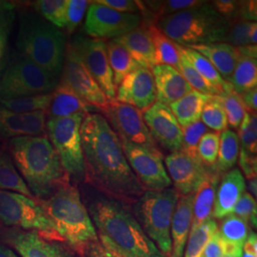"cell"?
Returning <instances> with one entry per match:
<instances>
[{
    "instance_id": "obj_48",
    "label": "cell",
    "mask_w": 257,
    "mask_h": 257,
    "mask_svg": "<svg viewBox=\"0 0 257 257\" xmlns=\"http://www.w3.org/2000/svg\"><path fill=\"white\" fill-rule=\"evenodd\" d=\"M89 1L86 0H68L66 12V29L68 33L72 34L81 23L88 8Z\"/></svg>"
},
{
    "instance_id": "obj_46",
    "label": "cell",
    "mask_w": 257,
    "mask_h": 257,
    "mask_svg": "<svg viewBox=\"0 0 257 257\" xmlns=\"http://www.w3.org/2000/svg\"><path fill=\"white\" fill-rule=\"evenodd\" d=\"M231 213L256 228V200L250 193H244L241 195Z\"/></svg>"
},
{
    "instance_id": "obj_45",
    "label": "cell",
    "mask_w": 257,
    "mask_h": 257,
    "mask_svg": "<svg viewBox=\"0 0 257 257\" xmlns=\"http://www.w3.org/2000/svg\"><path fill=\"white\" fill-rule=\"evenodd\" d=\"M250 25L251 22H248L239 17L229 21V29L225 43L236 48L250 45L248 38Z\"/></svg>"
},
{
    "instance_id": "obj_12",
    "label": "cell",
    "mask_w": 257,
    "mask_h": 257,
    "mask_svg": "<svg viewBox=\"0 0 257 257\" xmlns=\"http://www.w3.org/2000/svg\"><path fill=\"white\" fill-rule=\"evenodd\" d=\"M120 142L128 165L146 191L158 192L172 186L160 150H150L126 141Z\"/></svg>"
},
{
    "instance_id": "obj_61",
    "label": "cell",
    "mask_w": 257,
    "mask_h": 257,
    "mask_svg": "<svg viewBox=\"0 0 257 257\" xmlns=\"http://www.w3.org/2000/svg\"><path fill=\"white\" fill-rule=\"evenodd\" d=\"M222 257H242V255H232V254H224Z\"/></svg>"
},
{
    "instance_id": "obj_32",
    "label": "cell",
    "mask_w": 257,
    "mask_h": 257,
    "mask_svg": "<svg viewBox=\"0 0 257 257\" xmlns=\"http://www.w3.org/2000/svg\"><path fill=\"white\" fill-rule=\"evenodd\" d=\"M240 143L238 136L231 130H225L220 133L219 150L215 169L218 173H227L237 162Z\"/></svg>"
},
{
    "instance_id": "obj_2",
    "label": "cell",
    "mask_w": 257,
    "mask_h": 257,
    "mask_svg": "<svg viewBox=\"0 0 257 257\" xmlns=\"http://www.w3.org/2000/svg\"><path fill=\"white\" fill-rule=\"evenodd\" d=\"M87 210L106 248L122 257H165L142 230L128 204L102 193L92 197Z\"/></svg>"
},
{
    "instance_id": "obj_59",
    "label": "cell",
    "mask_w": 257,
    "mask_h": 257,
    "mask_svg": "<svg viewBox=\"0 0 257 257\" xmlns=\"http://www.w3.org/2000/svg\"><path fill=\"white\" fill-rule=\"evenodd\" d=\"M248 186L251 192V194H253V196L255 198L256 197V178L248 179Z\"/></svg>"
},
{
    "instance_id": "obj_19",
    "label": "cell",
    "mask_w": 257,
    "mask_h": 257,
    "mask_svg": "<svg viewBox=\"0 0 257 257\" xmlns=\"http://www.w3.org/2000/svg\"><path fill=\"white\" fill-rule=\"evenodd\" d=\"M47 112H14L0 106V137L4 138L45 137Z\"/></svg>"
},
{
    "instance_id": "obj_58",
    "label": "cell",
    "mask_w": 257,
    "mask_h": 257,
    "mask_svg": "<svg viewBox=\"0 0 257 257\" xmlns=\"http://www.w3.org/2000/svg\"><path fill=\"white\" fill-rule=\"evenodd\" d=\"M0 257H19L13 249L0 244Z\"/></svg>"
},
{
    "instance_id": "obj_33",
    "label": "cell",
    "mask_w": 257,
    "mask_h": 257,
    "mask_svg": "<svg viewBox=\"0 0 257 257\" xmlns=\"http://www.w3.org/2000/svg\"><path fill=\"white\" fill-rule=\"evenodd\" d=\"M181 49L197 73L201 75L203 79L215 92L216 95L223 92L227 81L221 77L220 74L211 62L205 56L194 50L183 46H181Z\"/></svg>"
},
{
    "instance_id": "obj_1",
    "label": "cell",
    "mask_w": 257,
    "mask_h": 257,
    "mask_svg": "<svg viewBox=\"0 0 257 257\" xmlns=\"http://www.w3.org/2000/svg\"><path fill=\"white\" fill-rule=\"evenodd\" d=\"M85 180L103 194L132 204L146 189L128 165L119 138L98 112L85 115L80 127Z\"/></svg>"
},
{
    "instance_id": "obj_54",
    "label": "cell",
    "mask_w": 257,
    "mask_h": 257,
    "mask_svg": "<svg viewBox=\"0 0 257 257\" xmlns=\"http://www.w3.org/2000/svg\"><path fill=\"white\" fill-rule=\"evenodd\" d=\"M86 249L89 257H122L110 248L103 246L99 241L89 245Z\"/></svg>"
},
{
    "instance_id": "obj_25",
    "label": "cell",
    "mask_w": 257,
    "mask_h": 257,
    "mask_svg": "<svg viewBox=\"0 0 257 257\" xmlns=\"http://www.w3.org/2000/svg\"><path fill=\"white\" fill-rule=\"evenodd\" d=\"M219 182L220 173H218L215 168H210L206 178L194 193L192 229L212 219L215 194Z\"/></svg>"
},
{
    "instance_id": "obj_17",
    "label": "cell",
    "mask_w": 257,
    "mask_h": 257,
    "mask_svg": "<svg viewBox=\"0 0 257 257\" xmlns=\"http://www.w3.org/2000/svg\"><path fill=\"white\" fill-rule=\"evenodd\" d=\"M165 165L167 173L179 195L195 193L210 169L203 164L201 159L193 158L182 151L171 153L166 157Z\"/></svg>"
},
{
    "instance_id": "obj_42",
    "label": "cell",
    "mask_w": 257,
    "mask_h": 257,
    "mask_svg": "<svg viewBox=\"0 0 257 257\" xmlns=\"http://www.w3.org/2000/svg\"><path fill=\"white\" fill-rule=\"evenodd\" d=\"M183 138L180 151L195 159H200L198 156V144L203 136L210 132L202 122L199 120L187 127L182 128Z\"/></svg>"
},
{
    "instance_id": "obj_27",
    "label": "cell",
    "mask_w": 257,
    "mask_h": 257,
    "mask_svg": "<svg viewBox=\"0 0 257 257\" xmlns=\"http://www.w3.org/2000/svg\"><path fill=\"white\" fill-rule=\"evenodd\" d=\"M205 56L212 66L217 70L221 77L229 82L238 59V52L236 47L228 43H207L187 47Z\"/></svg>"
},
{
    "instance_id": "obj_56",
    "label": "cell",
    "mask_w": 257,
    "mask_h": 257,
    "mask_svg": "<svg viewBox=\"0 0 257 257\" xmlns=\"http://www.w3.org/2000/svg\"><path fill=\"white\" fill-rule=\"evenodd\" d=\"M243 250H244V252L257 255L256 233H254V232L248 233V237L243 245Z\"/></svg>"
},
{
    "instance_id": "obj_36",
    "label": "cell",
    "mask_w": 257,
    "mask_h": 257,
    "mask_svg": "<svg viewBox=\"0 0 257 257\" xmlns=\"http://www.w3.org/2000/svg\"><path fill=\"white\" fill-rule=\"evenodd\" d=\"M216 96L219 98L223 105L230 127L234 130H238L246 113V109L244 107L241 95L232 89L230 83L227 82L223 92Z\"/></svg>"
},
{
    "instance_id": "obj_15",
    "label": "cell",
    "mask_w": 257,
    "mask_h": 257,
    "mask_svg": "<svg viewBox=\"0 0 257 257\" xmlns=\"http://www.w3.org/2000/svg\"><path fill=\"white\" fill-rule=\"evenodd\" d=\"M61 80L72 88L84 101L101 112L106 110L110 103L71 44L66 48Z\"/></svg>"
},
{
    "instance_id": "obj_49",
    "label": "cell",
    "mask_w": 257,
    "mask_h": 257,
    "mask_svg": "<svg viewBox=\"0 0 257 257\" xmlns=\"http://www.w3.org/2000/svg\"><path fill=\"white\" fill-rule=\"evenodd\" d=\"M211 3L214 10L228 22L238 17L239 1L216 0Z\"/></svg>"
},
{
    "instance_id": "obj_52",
    "label": "cell",
    "mask_w": 257,
    "mask_h": 257,
    "mask_svg": "<svg viewBox=\"0 0 257 257\" xmlns=\"http://www.w3.org/2000/svg\"><path fill=\"white\" fill-rule=\"evenodd\" d=\"M239 165L243 170L247 179L256 178L257 157L256 156L248 155L242 151L239 152Z\"/></svg>"
},
{
    "instance_id": "obj_16",
    "label": "cell",
    "mask_w": 257,
    "mask_h": 257,
    "mask_svg": "<svg viewBox=\"0 0 257 257\" xmlns=\"http://www.w3.org/2000/svg\"><path fill=\"white\" fill-rule=\"evenodd\" d=\"M143 119L156 144L171 153L180 151L183 132L169 106L155 102L143 112Z\"/></svg>"
},
{
    "instance_id": "obj_4",
    "label": "cell",
    "mask_w": 257,
    "mask_h": 257,
    "mask_svg": "<svg viewBox=\"0 0 257 257\" xmlns=\"http://www.w3.org/2000/svg\"><path fill=\"white\" fill-rule=\"evenodd\" d=\"M40 205L59 237L75 248H86L98 241L91 216L76 187L62 185Z\"/></svg>"
},
{
    "instance_id": "obj_22",
    "label": "cell",
    "mask_w": 257,
    "mask_h": 257,
    "mask_svg": "<svg viewBox=\"0 0 257 257\" xmlns=\"http://www.w3.org/2000/svg\"><path fill=\"white\" fill-rule=\"evenodd\" d=\"M152 73L156 83V99L167 106L193 90L183 75L174 67L158 65L153 68Z\"/></svg>"
},
{
    "instance_id": "obj_35",
    "label": "cell",
    "mask_w": 257,
    "mask_h": 257,
    "mask_svg": "<svg viewBox=\"0 0 257 257\" xmlns=\"http://www.w3.org/2000/svg\"><path fill=\"white\" fill-rule=\"evenodd\" d=\"M217 230V223L213 219L206 221L198 227L191 229L186 244L185 257H202L208 242Z\"/></svg>"
},
{
    "instance_id": "obj_18",
    "label": "cell",
    "mask_w": 257,
    "mask_h": 257,
    "mask_svg": "<svg viewBox=\"0 0 257 257\" xmlns=\"http://www.w3.org/2000/svg\"><path fill=\"white\" fill-rule=\"evenodd\" d=\"M115 100L144 112L156 101L155 77L151 70L139 66L117 87Z\"/></svg>"
},
{
    "instance_id": "obj_11",
    "label": "cell",
    "mask_w": 257,
    "mask_h": 257,
    "mask_svg": "<svg viewBox=\"0 0 257 257\" xmlns=\"http://www.w3.org/2000/svg\"><path fill=\"white\" fill-rule=\"evenodd\" d=\"M101 113L120 141L150 150H159L144 122L142 111L133 106L113 100Z\"/></svg>"
},
{
    "instance_id": "obj_51",
    "label": "cell",
    "mask_w": 257,
    "mask_h": 257,
    "mask_svg": "<svg viewBox=\"0 0 257 257\" xmlns=\"http://www.w3.org/2000/svg\"><path fill=\"white\" fill-rule=\"evenodd\" d=\"M224 255V240L216 230L204 249L202 257H222Z\"/></svg>"
},
{
    "instance_id": "obj_13",
    "label": "cell",
    "mask_w": 257,
    "mask_h": 257,
    "mask_svg": "<svg viewBox=\"0 0 257 257\" xmlns=\"http://www.w3.org/2000/svg\"><path fill=\"white\" fill-rule=\"evenodd\" d=\"M87 12L84 29L93 39H113L138 29L142 24L139 14H126L110 9L95 2Z\"/></svg>"
},
{
    "instance_id": "obj_14",
    "label": "cell",
    "mask_w": 257,
    "mask_h": 257,
    "mask_svg": "<svg viewBox=\"0 0 257 257\" xmlns=\"http://www.w3.org/2000/svg\"><path fill=\"white\" fill-rule=\"evenodd\" d=\"M109 101L115 100L116 86L106 50V41L78 36L71 43Z\"/></svg>"
},
{
    "instance_id": "obj_50",
    "label": "cell",
    "mask_w": 257,
    "mask_h": 257,
    "mask_svg": "<svg viewBox=\"0 0 257 257\" xmlns=\"http://www.w3.org/2000/svg\"><path fill=\"white\" fill-rule=\"evenodd\" d=\"M97 4L104 5L110 9L117 11L120 13L126 14H138L139 12V6L138 1L132 0H96L93 1Z\"/></svg>"
},
{
    "instance_id": "obj_47",
    "label": "cell",
    "mask_w": 257,
    "mask_h": 257,
    "mask_svg": "<svg viewBox=\"0 0 257 257\" xmlns=\"http://www.w3.org/2000/svg\"><path fill=\"white\" fill-rule=\"evenodd\" d=\"M14 20V6L7 2H0V64L6 50Z\"/></svg>"
},
{
    "instance_id": "obj_28",
    "label": "cell",
    "mask_w": 257,
    "mask_h": 257,
    "mask_svg": "<svg viewBox=\"0 0 257 257\" xmlns=\"http://www.w3.org/2000/svg\"><path fill=\"white\" fill-rule=\"evenodd\" d=\"M212 95L192 90L178 100L169 105L181 128L200 120L203 108Z\"/></svg>"
},
{
    "instance_id": "obj_55",
    "label": "cell",
    "mask_w": 257,
    "mask_h": 257,
    "mask_svg": "<svg viewBox=\"0 0 257 257\" xmlns=\"http://www.w3.org/2000/svg\"><path fill=\"white\" fill-rule=\"evenodd\" d=\"M256 88L251 89L248 92H244L243 94H241V98H242V101H243L244 107H245L247 112H249V113L256 112Z\"/></svg>"
},
{
    "instance_id": "obj_31",
    "label": "cell",
    "mask_w": 257,
    "mask_h": 257,
    "mask_svg": "<svg viewBox=\"0 0 257 257\" xmlns=\"http://www.w3.org/2000/svg\"><path fill=\"white\" fill-rule=\"evenodd\" d=\"M106 50L110 70L113 75V83L117 88L124 77L138 68L139 65L135 61L127 50L113 39L106 42Z\"/></svg>"
},
{
    "instance_id": "obj_24",
    "label": "cell",
    "mask_w": 257,
    "mask_h": 257,
    "mask_svg": "<svg viewBox=\"0 0 257 257\" xmlns=\"http://www.w3.org/2000/svg\"><path fill=\"white\" fill-rule=\"evenodd\" d=\"M193 194L179 195L171 225L172 252L170 257H184L193 224Z\"/></svg>"
},
{
    "instance_id": "obj_21",
    "label": "cell",
    "mask_w": 257,
    "mask_h": 257,
    "mask_svg": "<svg viewBox=\"0 0 257 257\" xmlns=\"http://www.w3.org/2000/svg\"><path fill=\"white\" fill-rule=\"evenodd\" d=\"M246 191L245 178L241 171L231 169L221 177L212 211V218L222 219L232 212L241 195Z\"/></svg>"
},
{
    "instance_id": "obj_23",
    "label": "cell",
    "mask_w": 257,
    "mask_h": 257,
    "mask_svg": "<svg viewBox=\"0 0 257 257\" xmlns=\"http://www.w3.org/2000/svg\"><path fill=\"white\" fill-rule=\"evenodd\" d=\"M94 110H96L94 107L84 101L72 88L61 80L52 92V100L47 110V116L49 119H57L75 113L87 115L96 112Z\"/></svg>"
},
{
    "instance_id": "obj_9",
    "label": "cell",
    "mask_w": 257,
    "mask_h": 257,
    "mask_svg": "<svg viewBox=\"0 0 257 257\" xmlns=\"http://www.w3.org/2000/svg\"><path fill=\"white\" fill-rule=\"evenodd\" d=\"M85 114L47 120V134L66 174L75 181L85 179L80 127Z\"/></svg>"
},
{
    "instance_id": "obj_37",
    "label": "cell",
    "mask_w": 257,
    "mask_h": 257,
    "mask_svg": "<svg viewBox=\"0 0 257 257\" xmlns=\"http://www.w3.org/2000/svg\"><path fill=\"white\" fill-rule=\"evenodd\" d=\"M52 100V92L33 96H25L12 99H0V106L14 112H35L46 111Z\"/></svg>"
},
{
    "instance_id": "obj_10",
    "label": "cell",
    "mask_w": 257,
    "mask_h": 257,
    "mask_svg": "<svg viewBox=\"0 0 257 257\" xmlns=\"http://www.w3.org/2000/svg\"><path fill=\"white\" fill-rule=\"evenodd\" d=\"M0 223L23 230H34L48 239H61L38 200L0 190Z\"/></svg>"
},
{
    "instance_id": "obj_40",
    "label": "cell",
    "mask_w": 257,
    "mask_h": 257,
    "mask_svg": "<svg viewBox=\"0 0 257 257\" xmlns=\"http://www.w3.org/2000/svg\"><path fill=\"white\" fill-rule=\"evenodd\" d=\"M68 0H40L35 7L46 21L57 29L66 27Z\"/></svg>"
},
{
    "instance_id": "obj_29",
    "label": "cell",
    "mask_w": 257,
    "mask_h": 257,
    "mask_svg": "<svg viewBox=\"0 0 257 257\" xmlns=\"http://www.w3.org/2000/svg\"><path fill=\"white\" fill-rule=\"evenodd\" d=\"M151 36L154 50L156 66L168 65L178 71L180 65L179 45L162 33L154 23H143Z\"/></svg>"
},
{
    "instance_id": "obj_39",
    "label": "cell",
    "mask_w": 257,
    "mask_h": 257,
    "mask_svg": "<svg viewBox=\"0 0 257 257\" xmlns=\"http://www.w3.org/2000/svg\"><path fill=\"white\" fill-rule=\"evenodd\" d=\"M200 118L207 128L217 133H222L229 126L223 105L216 95H212L211 99L206 103Z\"/></svg>"
},
{
    "instance_id": "obj_30",
    "label": "cell",
    "mask_w": 257,
    "mask_h": 257,
    "mask_svg": "<svg viewBox=\"0 0 257 257\" xmlns=\"http://www.w3.org/2000/svg\"><path fill=\"white\" fill-rule=\"evenodd\" d=\"M238 55L237 62L229 83L232 89L241 95L244 92L256 88L257 57L240 53Z\"/></svg>"
},
{
    "instance_id": "obj_20",
    "label": "cell",
    "mask_w": 257,
    "mask_h": 257,
    "mask_svg": "<svg viewBox=\"0 0 257 257\" xmlns=\"http://www.w3.org/2000/svg\"><path fill=\"white\" fill-rule=\"evenodd\" d=\"M4 239L21 257H70L59 245L34 230H5Z\"/></svg>"
},
{
    "instance_id": "obj_57",
    "label": "cell",
    "mask_w": 257,
    "mask_h": 257,
    "mask_svg": "<svg viewBox=\"0 0 257 257\" xmlns=\"http://www.w3.org/2000/svg\"><path fill=\"white\" fill-rule=\"evenodd\" d=\"M257 24L256 22H251V25L249 28L248 38H249V44L250 45H256L257 43Z\"/></svg>"
},
{
    "instance_id": "obj_26",
    "label": "cell",
    "mask_w": 257,
    "mask_h": 257,
    "mask_svg": "<svg viewBox=\"0 0 257 257\" xmlns=\"http://www.w3.org/2000/svg\"><path fill=\"white\" fill-rule=\"evenodd\" d=\"M113 40L124 47L139 66L151 71L156 66L153 41L147 29L142 24L126 35L113 38Z\"/></svg>"
},
{
    "instance_id": "obj_44",
    "label": "cell",
    "mask_w": 257,
    "mask_h": 257,
    "mask_svg": "<svg viewBox=\"0 0 257 257\" xmlns=\"http://www.w3.org/2000/svg\"><path fill=\"white\" fill-rule=\"evenodd\" d=\"M220 133L209 132L203 136L198 144V156L203 164L208 168H215L219 150Z\"/></svg>"
},
{
    "instance_id": "obj_3",
    "label": "cell",
    "mask_w": 257,
    "mask_h": 257,
    "mask_svg": "<svg viewBox=\"0 0 257 257\" xmlns=\"http://www.w3.org/2000/svg\"><path fill=\"white\" fill-rule=\"evenodd\" d=\"M19 175L37 200H45L70 177L46 137L12 138L9 143Z\"/></svg>"
},
{
    "instance_id": "obj_7",
    "label": "cell",
    "mask_w": 257,
    "mask_h": 257,
    "mask_svg": "<svg viewBox=\"0 0 257 257\" xmlns=\"http://www.w3.org/2000/svg\"><path fill=\"white\" fill-rule=\"evenodd\" d=\"M179 194L173 188L163 191H145L133 203L132 211L142 230L162 252H172L171 225Z\"/></svg>"
},
{
    "instance_id": "obj_41",
    "label": "cell",
    "mask_w": 257,
    "mask_h": 257,
    "mask_svg": "<svg viewBox=\"0 0 257 257\" xmlns=\"http://www.w3.org/2000/svg\"><path fill=\"white\" fill-rule=\"evenodd\" d=\"M240 151L256 156L257 153V118L256 112L245 113L238 128Z\"/></svg>"
},
{
    "instance_id": "obj_8",
    "label": "cell",
    "mask_w": 257,
    "mask_h": 257,
    "mask_svg": "<svg viewBox=\"0 0 257 257\" xmlns=\"http://www.w3.org/2000/svg\"><path fill=\"white\" fill-rule=\"evenodd\" d=\"M59 78L41 67L19 56L14 59L0 74V99L51 93Z\"/></svg>"
},
{
    "instance_id": "obj_38",
    "label": "cell",
    "mask_w": 257,
    "mask_h": 257,
    "mask_svg": "<svg viewBox=\"0 0 257 257\" xmlns=\"http://www.w3.org/2000/svg\"><path fill=\"white\" fill-rule=\"evenodd\" d=\"M218 231L224 241L242 247L248 237V232H250L248 224L232 213L224 217Z\"/></svg>"
},
{
    "instance_id": "obj_60",
    "label": "cell",
    "mask_w": 257,
    "mask_h": 257,
    "mask_svg": "<svg viewBox=\"0 0 257 257\" xmlns=\"http://www.w3.org/2000/svg\"><path fill=\"white\" fill-rule=\"evenodd\" d=\"M242 257H257V255H253V254H250V253H247V252H243Z\"/></svg>"
},
{
    "instance_id": "obj_34",
    "label": "cell",
    "mask_w": 257,
    "mask_h": 257,
    "mask_svg": "<svg viewBox=\"0 0 257 257\" xmlns=\"http://www.w3.org/2000/svg\"><path fill=\"white\" fill-rule=\"evenodd\" d=\"M0 190L20 193L28 197L35 198L25 181L19 175L11 157L2 152H0Z\"/></svg>"
},
{
    "instance_id": "obj_43",
    "label": "cell",
    "mask_w": 257,
    "mask_h": 257,
    "mask_svg": "<svg viewBox=\"0 0 257 257\" xmlns=\"http://www.w3.org/2000/svg\"><path fill=\"white\" fill-rule=\"evenodd\" d=\"M179 52H180V65L178 72L183 75L185 80L189 83L193 90L197 92H202L205 94L210 95H216L215 92L211 89L207 82L203 79L201 75L197 73L194 69L188 57L184 54L181 46L179 45Z\"/></svg>"
},
{
    "instance_id": "obj_5",
    "label": "cell",
    "mask_w": 257,
    "mask_h": 257,
    "mask_svg": "<svg viewBox=\"0 0 257 257\" xmlns=\"http://www.w3.org/2000/svg\"><path fill=\"white\" fill-rule=\"evenodd\" d=\"M17 48L20 56L59 78L66 54L63 33L33 13L21 16Z\"/></svg>"
},
{
    "instance_id": "obj_6",
    "label": "cell",
    "mask_w": 257,
    "mask_h": 257,
    "mask_svg": "<svg viewBox=\"0 0 257 257\" xmlns=\"http://www.w3.org/2000/svg\"><path fill=\"white\" fill-rule=\"evenodd\" d=\"M157 28L175 43L183 47L224 42L229 22L210 2L158 19Z\"/></svg>"
},
{
    "instance_id": "obj_53",
    "label": "cell",
    "mask_w": 257,
    "mask_h": 257,
    "mask_svg": "<svg viewBox=\"0 0 257 257\" xmlns=\"http://www.w3.org/2000/svg\"><path fill=\"white\" fill-rule=\"evenodd\" d=\"M256 1H239V18L248 22H256Z\"/></svg>"
}]
</instances>
